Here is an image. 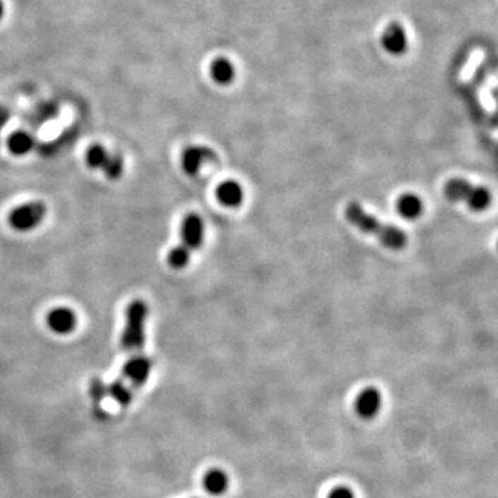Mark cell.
<instances>
[{"label":"cell","mask_w":498,"mask_h":498,"mask_svg":"<svg viewBox=\"0 0 498 498\" xmlns=\"http://www.w3.org/2000/svg\"><path fill=\"white\" fill-rule=\"evenodd\" d=\"M348 222L360 232L374 235L379 242L393 251L403 249L407 244V235L392 225H385L374 215L368 213L359 202H350L345 209Z\"/></svg>","instance_id":"cell-1"},{"label":"cell","mask_w":498,"mask_h":498,"mask_svg":"<svg viewBox=\"0 0 498 498\" xmlns=\"http://www.w3.org/2000/svg\"><path fill=\"white\" fill-rule=\"evenodd\" d=\"M148 306L144 300L136 299L128 306L125 314V327L121 335V348L125 352H140L146 345V323Z\"/></svg>","instance_id":"cell-2"},{"label":"cell","mask_w":498,"mask_h":498,"mask_svg":"<svg viewBox=\"0 0 498 498\" xmlns=\"http://www.w3.org/2000/svg\"><path fill=\"white\" fill-rule=\"evenodd\" d=\"M444 194L450 201L464 202L472 211L482 212L492 203V193L483 186H475L465 179H451L444 186Z\"/></svg>","instance_id":"cell-3"},{"label":"cell","mask_w":498,"mask_h":498,"mask_svg":"<svg viewBox=\"0 0 498 498\" xmlns=\"http://www.w3.org/2000/svg\"><path fill=\"white\" fill-rule=\"evenodd\" d=\"M86 164L90 169H100L108 180H118L124 173V158L109 154L102 146L95 144L86 151Z\"/></svg>","instance_id":"cell-4"},{"label":"cell","mask_w":498,"mask_h":498,"mask_svg":"<svg viewBox=\"0 0 498 498\" xmlns=\"http://www.w3.org/2000/svg\"><path fill=\"white\" fill-rule=\"evenodd\" d=\"M47 209L43 202L35 201L14 208L8 215L10 226L17 232H30L46 218Z\"/></svg>","instance_id":"cell-5"},{"label":"cell","mask_w":498,"mask_h":498,"mask_svg":"<svg viewBox=\"0 0 498 498\" xmlns=\"http://www.w3.org/2000/svg\"><path fill=\"white\" fill-rule=\"evenodd\" d=\"M180 237V247L189 254H193V251L199 249L205 237V226L201 216L197 213L187 215L182 223Z\"/></svg>","instance_id":"cell-6"},{"label":"cell","mask_w":498,"mask_h":498,"mask_svg":"<svg viewBox=\"0 0 498 498\" xmlns=\"http://www.w3.org/2000/svg\"><path fill=\"white\" fill-rule=\"evenodd\" d=\"M151 369L153 363L148 357H146L144 355H134L124 365L122 378L131 382L133 389H137L147 384Z\"/></svg>","instance_id":"cell-7"},{"label":"cell","mask_w":498,"mask_h":498,"mask_svg":"<svg viewBox=\"0 0 498 498\" xmlns=\"http://www.w3.org/2000/svg\"><path fill=\"white\" fill-rule=\"evenodd\" d=\"M216 154L208 147H190L183 153L182 166L187 174H197L206 162L215 161Z\"/></svg>","instance_id":"cell-8"},{"label":"cell","mask_w":498,"mask_h":498,"mask_svg":"<svg viewBox=\"0 0 498 498\" xmlns=\"http://www.w3.org/2000/svg\"><path fill=\"white\" fill-rule=\"evenodd\" d=\"M76 314L68 307H56L47 314L49 328L59 335L71 333L76 328Z\"/></svg>","instance_id":"cell-9"},{"label":"cell","mask_w":498,"mask_h":498,"mask_svg":"<svg viewBox=\"0 0 498 498\" xmlns=\"http://www.w3.org/2000/svg\"><path fill=\"white\" fill-rule=\"evenodd\" d=\"M381 407H382V395L377 388H372V386L365 388L356 398V411L362 418L365 420H369L378 415Z\"/></svg>","instance_id":"cell-10"},{"label":"cell","mask_w":498,"mask_h":498,"mask_svg":"<svg viewBox=\"0 0 498 498\" xmlns=\"http://www.w3.org/2000/svg\"><path fill=\"white\" fill-rule=\"evenodd\" d=\"M203 489L211 496H222L229 489V476L222 469H211L203 476Z\"/></svg>","instance_id":"cell-11"},{"label":"cell","mask_w":498,"mask_h":498,"mask_svg":"<svg viewBox=\"0 0 498 498\" xmlns=\"http://www.w3.org/2000/svg\"><path fill=\"white\" fill-rule=\"evenodd\" d=\"M216 196H218V199L220 201V203H223L225 206L235 208V206L241 205L244 201V190L239 183H237L234 180H227V182H223L222 184H219V187L216 190Z\"/></svg>","instance_id":"cell-12"},{"label":"cell","mask_w":498,"mask_h":498,"mask_svg":"<svg viewBox=\"0 0 498 498\" xmlns=\"http://www.w3.org/2000/svg\"><path fill=\"white\" fill-rule=\"evenodd\" d=\"M398 212L405 219H417L424 212V202L415 194L407 193L398 199Z\"/></svg>","instance_id":"cell-13"},{"label":"cell","mask_w":498,"mask_h":498,"mask_svg":"<svg viewBox=\"0 0 498 498\" xmlns=\"http://www.w3.org/2000/svg\"><path fill=\"white\" fill-rule=\"evenodd\" d=\"M33 146H35V140L30 133L14 132L8 138H7V147L10 150V153L16 157H23L28 153L32 151Z\"/></svg>","instance_id":"cell-14"},{"label":"cell","mask_w":498,"mask_h":498,"mask_svg":"<svg viewBox=\"0 0 498 498\" xmlns=\"http://www.w3.org/2000/svg\"><path fill=\"white\" fill-rule=\"evenodd\" d=\"M107 395H109L121 407H126L132 403L133 388L126 385L124 378H118L107 385Z\"/></svg>","instance_id":"cell-15"},{"label":"cell","mask_w":498,"mask_h":498,"mask_svg":"<svg viewBox=\"0 0 498 498\" xmlns=\"http://www.w3.org/2000/svg\"><path fill=\"white\" fill-rule=\"evenodd\" d=\"M384 46L393 54H398L405 49V35L398 24H393L386 30L384 35Z\"/></svg>","instance_id":"cell-16"},{"label":"cell","mask_w":498,"mask_h":498,"mask_svg":"<svg viewBox=\"0 0 498 498\" xmlns=\"http://www.w3.org/2000/svg\"><path fill=\"white\" fill-rule=\"evenodd\" d=\"M212 76L218 83L226 85L232 82L234 76V68L227 60H218L212 66Z\"/></svg>","instance_id":"cell-17"},{"label":"cell","mask_w":498,"mask_h":498,"mask_svg":"<svg viewBox=\"0 0 498 498\" xmlns=\"http://www.w3.org/2000/svg\"><path fill=\"white\" fill-rule=\"evenodd\" d=\"M190 259H191V254H189L186 249H183L180 245L174 247L169 255H167V263L174 268V270H182L186 266L190 263Z\"/></svg>","instance_id":"cell-18"},{"label":"cell","mask_w":498,"mask_h":498,"mask_svg":"<svg viewBox=\"0 0 498 498\" xmlns=\"http://www.w3.org/2000/svg\"><path fill=\"white\" fill-rule=\"evenodd\" d=\"M89 395L93 400L96 408H99L100 403L102 401V398L107 396V385L100 379V378H93L90 381V386H89Z\"/></svg>","instance_id":"cell-19"},{"label":"cell","mask_w":498,"mask_h":498,"mask_svg":"<svg viewBox=\"0 0 498 498\" xmlns=\"http://www.w3.org/2000/svg\"><path fill=\"white\" fill-rule=\"evenodd\" d=\"M328 498H356L355 497V493L350 490V489H348V487H345V486H339V487H336V489H333L332 490L331 493L328 494Z\"/></svg>","instance_id":"cell-20"},{"label":"cell","mask_w":498,"mask_h":498,"mask_svg":"<svg viewBox=\"0 0 498 498\" xmlns=\"http://www.w3.org/2000/svg\"><path fill=\"white\" fill-rule=\"evenodd\" d=\"M7 119H8V112H7V109L0 108V131H1V128L6 125Z\"/></svg>","instance_id":"cell-21"},{"label":"cell","mask_w":498,"mask_h":498,"mask_svg":"<svg viewBox=\"0 0 498 498\" xmlns=\"http://www.w3.org/2000/svg\"><path fill=\"white\" fill-rule=\"evenodd\" d=\"M3 16H4V4H3V1L0 0V20L3 18Z\"/></svg>","instance_id":"cell-22"}]
</instances>
